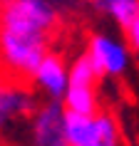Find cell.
Listing matches in <instances>:
<instances>
[{
    "mask_svg": "<svg viewBox=\"0 0 139 146\" xmlns=\"http://www.w3.org/2000/svg\"><path fill=\"white\" fill-rule=\"evenodd\" d=\"M62 23L60 0H3L0 3V72L13 79H30L50 52Z\"/></svg>",
    "mask_w": 139,
    "mask_h": 146,
    "instance_id": "1",
    "label": "cell"
},
{
    "mask_svg": "<svg viewBox=\"0 0 139 146\" xmlns=\"http://www.w3.org/2000/svg\"><path fill=\"white\" fill-rule=\"evenodd\" d=\"M23 146H67L65 109L60 102H40L32 114L20 124Z\"/></svg>",
    "mask_w": 139,
    "mask_h": 146,
    "instance_id": "2",
    "label": "cell"
},
{
    "mask_svg": "<svg viewBox=\"0 0 139 146\" xmlns=\"http://www.w3.org/2000/svg\"><path fill=\"white\" fill-rule=\"evenodd\" d=\"M87 60L92 62L94 72L102 77L109 79H119L124 77L132 67V52L127 42L122 37H117L112 32H94L92 37L87 40Z\"/></svg>",
    "mask_w": 139,
    "mask_h": 146,
    "instance_id": "3",
    "label": "cell"
},
{
    "mask_svg": "<svg viewBox=\"0 0 139 146\" xmlns=\"http://www.w3.org/2000/svg\"><path fill=\"white\" fill-rule=\"evenodd\" d=\"M40 104L37 94L20 79H13L0 72V139L20 129V124Z\"/></svg>",
    "mask_w": 139,
    "mask_h": 146,
    "instance_id": "4",
    "label": "cell"
},
{
    "mask_svg": "<svg viewBox=\"0 0 139 146\" xmlns=\"http://www.w3.org/2000/svg\"><path fill=\"white\" fill-rule=\"evenodd\" d=\"M30 82L32 92L37 97H45V102H62L67 89V60L60 52L50 50L30 74Z\"/></svg>",
    "mask_w": 139,
    "mask_h": 146,
    "instance_id": "5",
    "label": "cell"
},
{
    "mask_svg": "<svg viewBox=\"0 0 139 146\" xmlns=\"http://www.w3.org/2000/svg\"><path fill=\"white\" fill-rule=\"evenodd\" d=\"M60 104L67 114L94 116L100 111V97H97V89L92 87H67Z\"/></svg>",
    "mask_w": 139,
    "mask_h": 146,
    "instance_id": "6",
    "label": "cell"
},
{
    "mask_svg": "<svg viewBox=\"0 0 139 146\" xmlns=\"http://www.w3.org/2000/svg\"><path fill=\"white\" fill-rule=\"evenodd\" d=\"M92 8L122 30L139 17V0H92Z\"/></svg>",
    "mask_w": 139,
    "mask_h": 146,
    "instance_id": "7",
    "label": "cell"
},
{
    "mask_svg": "<svg viewBox=\"0 0 139 146\" xmlns=\"http://www.w3.org/2000/svg\"><path fill=\"white\" fill-rule=\"evenodd\" d=\"M94 116H80L65 111V139L67 146H92Z\"/></svg>",
    "mask_w": 139,
    "mask_h": 146,
    "instance_id": "8",
    "label": "cell"
},
{
    "mask_svg": "<svg viewBox=\"0 0 139 146\" xmlns=\"http://www.w3.org/2000/svg\"><path fill=\"white\" fill-rule=\"evenodd\" d=\"M92 146H122V131L119 121L109 111H97L94 114V134H92Z\"/></svg>",
    "mask_w": 139,
    "mask_h": 146,
    "instance_id": "9",
    "label": "cell"
},
{
    "mask_svg": "<svg viewBox=\"0 0 139 146\" xmlns=\"http://www.w3.org/2000/svg\"><path fill=\"white\" fill-rule=\"evenodd\" d=\"M100 74L94 72L92 62L87 60L85 52H80L72 62H67V87H92L97 89Z\"/></svg>",
    "mask_w": 139,
    "mask_h": 146,
    "instance_id": "10",
    "label": "cell"
},
{
    "mask_svg": "<svg viewBox=\"0 0 139 146\" xmlns=\"http://www.w3.org/2000/svg\"><path fill=\"white\" fill-rule=\"evenodd\" d=\"M124 42H127V47H129V52H134L139 57V17L124 30Z\"/></svg>",
    "mask_w": 139,
    "mask_h": 146,
    "instance_id": "11",
    "label": "cell"
}]
</instances>
